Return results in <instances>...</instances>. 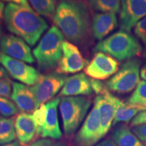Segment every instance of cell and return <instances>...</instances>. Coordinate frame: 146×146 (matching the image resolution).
<instances>
[{
	"label": "cell",
	"instance_id": "6da1fadb",
	"mask_svg": "<svg viewBox=\"0 0 146 146\" xmlns=\"http://www.w3.org/2000/svg\"><path fill=\"white\" fill-rule=\"evenodd\" d=\"M53 21L64 36L74 43H84L90 33V13L81 0H60Z\"/></svg>",
	"mask_w": 146,
	"mask_h": 146
},
{
	"label": "cell",
	"instance_id": "7a4b0ae2",
	"mask_svg": "<svg viewBox=\"0 0 146 146\" xmlns=\"http://www.w3.org/2000/svg\"><path fill=\"white\" fill-rule=\"evenodd\" d=\"M4 19L9 31L23 38L31 46L36 44L48 27L47 22L31 8L14 3L5 6Z\"/></svg>",
	"mask_w": 146,
	"mask_h": 146
},
{
	"label": "cell",
	"instance_id": "3957f363",
	"mask_svg": "<svg viewBox=\"0 0 146 146\" xmlns=\"http://www.w3.org/2000/svg\"><path fill=\"white\" fill-rule=\"evenodd\" d=\"M142 50L137 39L123 30L100 41L94 48L95 52L105 53L119 61L131 60L139 56Z\"/></svg>",
	"mask_w": 146,
	"mask_h": 146
},
{
	"label": "cell",
	"instance_id": "277c9868",
	"mask_svg": "<svg viewBox=\"0 0 146 146\" xmlns=\"http://www.w3.org/2000/svg\"><path fill=\"white\" fill-rule=\"evenodd\" d=\"M64 35L56 26H52L42 37L33 50L38 66L42 70H50L58 64L62 56Z\"/></svg>",
	"mask_w": 146,
	"mask_h": 146
},
{
	"label": "cell",
	"instance_id": "5b68a950",
	"mask_svg": "<svg viewBox=\"0 0 146 146\" xmlns=\"http://www.w3.org/2000/svg\"><path fill=\"white\" fill-rule=\"evenodd\" d=\"M91 100L83 96L63 97L60 102V111L66 135L70 136L77 130L85 119Z\"/></svg>",
	"mask_w": 146,
	"mask_h": 146
},
{
	"label": "cell",
	"instance_id": "8992f818",
	"mask_svg": "<svg viewBox=\"0 0 146 146\" xmlns=\"http://www.w3.org/2000/svg\"><path fill=\"white\" fill-rule=\"evenodd\" d=\"M140 66L141 61L137 58L127 60L106 83L108 89L118 94H128L133 91L141 81Z\"/></svg>",
	"mask_w": 146,
	"mask_h": 146
},
{
	"label": "cell",
	"instance_id": "52a82bcc",
	"mask_svg": "<svg viewBox=\"0 0 146 146\" xmlns=\"http://www.w3.org/2000/svg\"><path fill=\"white\" fill-rule=\"evenodd\" d=\"M66 76L57 72L41 75L31 87L39 108L45 104L59 92L64 85Z\"/></svg>",
	"mask_w": 146,
	"mask_h": 146
},
{
	"label": "cell",
	"instance_id": "ba28073f",
	"mask_svg": "<svg viewBox=\"0 0 146 146\" xmlns=\"http://www.w3.org/2000/svg\"><path fill=\"white\" fill-rule=\"evenodd\" d=\"M103 137L100 114L94 104L80 130L76 133L74 141L77 146H94Z\"/></svg>",
	"mask_w": 146,
	"mask_h": 146
},
{
	"label": "cell",
	"instance_id": "9c48e42d",
	"mask_svg": "<svg viewBox=\"0 0 146 146\" xmlns=\"http://www.w3.org/2000/svg\"><path fill=\"white\" fill-rule=\"evenodd\" d=\"M0 64L14 79L27 85H34L41 75L33 67L0 52Z\"/></svg>",
	"mask_w": 146,
	"mask_h": 146
},
{
	"label": "cell",
	"instance_id": "30bf717a",
	"mask_svg": "<svg viewBox=\"0 0 146 146\" xmlns=\"http://www.w3.org/2000/svg\"><path fill=\"white\" fill-rule=\"evenodd\" d=\"M118 62L112 56L103 52H97L85 68V73L97 80L107 79L118 70Z\"/></svg>",
	"mask_w": 146,
	"mask_h": 146
},
{
	"label": "cell",
	"instance_id": "8fae6325",
	"mask_svg": "<svg viewBox=\"0 0 146 146\" xmlns=\"http://www.w3.org/2000/svg\"><path fill=\"white\" fill-rule=\"evenodd\" d=\"M120 30L130 32L146 16V0H120Z\"/></svg>",
	"mask_w": 146,
	"mask_h": 146
},
{
	"label": "cell",
	"instance_id": "7c38bea8",
	"mask_svg": "<svg viewBox=\"0 0 146 146\" xmlns=\"http://www.w3.org/2000/svg\"><path fill=\"white\" fill-rule=\"evenodd\" d=\"M88 63L75 45L64 41L62 56L58 64L56 72L62 74H74L85 68Z\"/></svg>",
	"mask_w": 146,
	"mask_h": 146
},
{
	"label": "cell",
	"instance_id": "4fadbf2b",
	"mask_svg": "<svg viewBox=\"0 0 146 146\" xmlns=\"http://www.w3.org/2000/svg\"><path fill=\"white\" fill-rule=\"evenodd\" d=\"M121 101L108 91L104 95L98 96L94 101L100 114L102 130L104 137L108 133L114 120L118 104Z\"/></svg>",
	"mask_w": 146,
	"mask_h": 146
},
{
	"label": "cell",
	"instance_id": "5bb4252c",
	"mask_svg": "<svg viewBox=\"0 0 146 146\" xmlns=\"http://www.w3.org/2000/svg\"><path fill=\"white\" fill-rule=\"evenodd\" d=\"M1 52L14 59L32 64L35 62L31 51L23 39L8 35L2 37L0 43Z\"/></svg>",
	"mask_w": 146,
	"mask_h": 146
},
{
	"label": "cell",
	"instance_id": "9a60e30c",
	"mask_svg": "<svg viewBox=\"0 0 146 146\" xmlns=\"http://www.w3.org/2000/svg\"><path fill=\"white\" fill-rule=\"evenodd\" d=\"M11 98L23 113L31 114L39 108L32 89L22 83L12 82Z\"/></svg>",
	"mask_w": 146,
	"mask_h": 146
},
{
	"label": "cell",
	"instance_id": "2e32d148",
	"mask_svg": "<svg viewBox=\"0 0 146 146\" xmlns=\"http://www.w3.org/2000/svg\"><path fill=\"white\" fill-rule=\"evenodd\" d=\"M94 92L91 85L90 78L83 72L67 77L60 96L70 97L78 96H89Z\"/></svg>",
	"mask_w": 146,
	"mask_h": 146
},
{
	"label": "cell",
	"instance_id": "e0dca14e",
	"mask_svg": "<svg viewBox=\"0 0 146 146\" xmlns=\"http://www.w3.org/2000/svg\"><path fill=\"white\" fill-rule=\"evenodd\" d=\"M118 27V20L114 13H96L91 22V31L96 40L102 41Z\"/></svg>",
	"mask_w": 146,
	"mask_h": 146
},
{
	"label": "cell",
	"instance_id": "ac0fdd59",
	"mask_svg": "<svg viewBox=\"0 0 146 146\" xmlns=\"http://www.w3.org/2000/svg\"><path fill=\"white\" fill-rule=\"evenodd\" d=\"M60 102V98H56L45 104L47 108V114L46 121L41 135L43 138L58 140L62 136L58 116V106Z\"/></svg>",
	"mask_w": 146,
	"mask_h": 146
},
{
	"label": "cell",
	"instance_id": "d6986e66",
	"mask_svg": "<svg viewBox=\"0 0 146 146\" xmlns=\"http://www.w3.org/2000/svg\"><path fill=\"white\" fill-rule=\"evenodd\" d=\"M15 129L18 141L23 145L30 143L37 133L36 125L33 115L22 113L15 120Z\"/></svg>",
	"mask_w": 146,
	"mask_h": 146
},
{
	"label": "cell",
	"instance_id": "ffe728a7",
	"mask_svg": "<svg viewBox=\"0 0 146 146\" xmlns=\"http://www.w3.org/2000/svg\"><path fill=\"white\" fill-rule=\"evenodd\" d=\"M112 137L118 146H144L126 124H120L115 128Z\"/></svg>",
	"mask_w": 146,
	"mask_h": 146
},
{
	"label": "cell",
	"instance_id": "44dd1931",
	"mask_svg": "<svg viewBox=\"0 0 146 146\" xmlns=\"http://www.w3.org/2000/svg\"><path fill=\"white\" fill-rule=\"evenodd\" d=\"M146 110V108L137 105H132L127 102L120 101L116 108L113 125L120 123H129L140 112Z\"/></svg>",
	"mask_w": 146,
	"mask_h": 146
},
{
	"label": "cell",
	"instance_id": "7402d4cb",
	"mask_svg": "<svg viewBox=\"0 0 146 146\" xmlns=\"http://www.w3.org/2000/svg\"><path fill=\"white\" fill-rule=\"evenodd\" d=\"M16 139L14 120L12 118H0V145L12 143Z\"/></svg>",
	"mask_w": 146,
	"mask_h": 146
},
{
	"label": "cell",
	"instance_id": "603a6c76",
	"mask_svg": "<svg viewBox=\"0 0 146 146\" xmlns=\"http://www.w3.org/2000/svg\"><path fill=\"white\" fill-rule=\"evenodd\" d=\"M91 8L101 13L116 14L120 10V0H89Z\"/></svg>",
	"mask_w": 146,
	"mask_h": 146
},
{
	"label": "cell",
	"instance_id": "cb8c5ba5",
	"mask_svg": "<svg viewBox=\"0 0 146 146\" xmlns=\"http://www.w3.org/2000/svg\"><path fill=\"white\" fill-rule=\"evenodd\" d=\"M38 14L51 17L55 12V0H29Z\"/></svg>",
	"mask_w": 146,
	"mask_h": 146
},
{
	"label": "cell",
	"instance_id": "d4e9b609",
	"mask_svg": "<svg viewBox=\"0 0 146 146\" xmlns=\"http://www.w3.org/2000/svg\"><path fill=\"white\" fill-rule=\"evenodd\" d=\"M127 103L146 108V81H141L129 98Z\"/></svg>",
	"mask_w": 146,
	"mask_h": 146
},
{
	"label": "cell",
	"instance_id": "484cf974",
	"mask_svg": "<svg viewBox=\"0 0 146 146\" xmlns=\"http://www.w3.org/2000/svg\"><path fill=\"white\" fill-rule=\"evenodd\" d=\"M18 112L16 104L5 97L0 96V114L5 117L14 116Z\"/></svg>",
	"mask_w": 146,
	"mask_h": 146
},
{
	"label": "cell",
	"instance_id": "4316f807",
	"mask_svg": "<svg viewBox=\"0 0 146 146\" xmlns=\"http://www.w3.org/2000/svg\"><path fill=\"white\" fill-rule=\"evenodd\" d=\"M47 114V108L46 104L41 105L39 108H38L33 112V117L35 122L37 128V134L41 135L43 131V127H44L45 121H46Z\"/></svg>",
	"mask_w": 146,
	"mask_h": 146
},
{
	"label": "cell",
	"instance_id": "83f0119b",
	"mask_svg": "<svg viewBox=\"0 0 146 146\" xmlns=\"http://www.w3.org/2000/svg\"><path fill=\"white\" fill-rule=\"evenodd\" d=\"M134 32L146 47V16L135 25Z\"/></svg>",
	"mask_w": 146,
	"mask_h": 146
},
{
	"label": "cell",
	"instance_id": "f1b7e54d",
	"mask_svg": "<svg viewBox=\"0 0 146 146\" xmlns=\"http://www.w3.org/2000/svg\"><path fill=\"white\" fill-rule=\"evenodd\" d=\"M29 146H68L65 142L50 138H43L36 140Z\"/></svg>",
	"mask_w": 146,
	"mask_h": 146
},
{
	"label": "cell",
	"instance_id": "f546056e",
	"mask_svg": "<svg viewBox=\"0 0 146 146\" xmlns=\"http://www.w3.org/2000/svg\"><path fill=\"white\" fill-rule=\"evenodd\" d=\"M12 83L8 78H0V96L10 98L12 95Z\"/></svg>",
	"mask_w": 146,
	"mask_h": 146
},
{
	"label": "cell",
	"instance_id": "4dcf8cb0",
	"mask_svg": "<svg viewBox=\"0 0 146 146\" xmlns=\"http://www.w3.org/2000/svg\"><path fill=\"white\" fill-rule=\"evenodd\" d=\"M90 81L93 91H94L98 96L105 94L106 93H107L108 91H109V89H108L106 83H102L100 80H97L92 78V79H90Z\"/></svg>",
	"mask_w": 146,
	"mask_h": 146
},
{
	"label": "cell",
	"instance_id": "1f68e13d",
	"mask_svg": "<svg viewBox=\"0 0 146 146\" xmlns=\"http://www.w3.org/2000/svg\"><path fill=\"white\" fill-rule=\"evenodd\" d=\"M132 131L143 144L146 145V124L133 127Z\"/></svg>",
	"mask_w": 146,
	"mask_h": 146
},
{
	"label": "cell",
	"instance_id": "d6a6232c",
	"mask_svg": "<svg viewBox=\"0 0 146 146\" xmlns=\"http://www.w3.org/2000/svg\"><path fill=\"white\" fill-rule=\"evenodd\" d=\"M144 124H146V110L140 112L133 118L131 122V127H134Z\"/></svg>",
	"mask_w": 146,
	"mask_h": 146
},
{
	"label": "cell",
	"instance_id": "836d02e7",
	"mask_svg": "<svg viewBox=\"0 0 146 146\" xmlns=\"http://www.w3.org/2000/svg\"><path fill=\"white\" fill-rule=\"evenodd\" d=\"M96 146H118L116 143L113 141L112 139H106L99 143L97 144Z\"/></svg>",
	"mask_w": 146,
	"mask_h": 146
},
{
	"label": "cell",
	"instance_id": "e575fe53",
	"mask_svg": "<svg viewBox=\"0 0 146 146\" xmlns=\"http://www.w3.org/2000/svg\"><path fill=\"white\" fill-rule=\"evenodd\" d=\"M3 1H8V2H10V3H16V4L22 5H24V6H27V7H29V8H31L30 5H29V3L27 0H3Z\"/></svg>",
	"mask_w": 146,
	"mask_h": 146
},
{
	"label": "cell",
	"instance_id": "d590c367",
	"mask_svg": "<svg viewBox=\"0 0 146 146\" xmlns=\"http://www.w3.org/2000/svg\"><path fill=\"white\" fill-rule=\"evenodd\" d=\"M0 78H8V72L1 65H0Z\"/></svg>",
	"mask_w": 146,
	"mask_h": 146
},
{
	"label": "cell",
	"instance_id": "8d00e7d4",
	"mask_svg": "<svg viewBox=\"0 0 146 146\" xmlns=\"http://www.w3.org/2000/svg\"><path fill=\"white\" fill-rule=\"evenodd\" d=\"M4 3L0 0V22L1 21V20L4 17Z\"/></svg>",
	"mask_w": 146,
	"mask_h": 146
},
{
	"label": "cell",
	"instance_id": "74e56055",
	"mask_svg": "<svg viewBox=\"0 0 146 146\" xmlns=\"http://www.w3.org/2000/svg\"><path fill=\"white\" fill-rule=\"evenodd\" d=\"M140 75H141L142 79H143V81H146V64L141 68Z\"/></svg>",
	"mask_w": 146,
	"mask_h": 146
},
{
	"label": "cell",
	"instance_id": "f35d334b",
	"mask_svg": "<svg viewBox=\"0 0 146 146\" xmlns=\"http://www.w3.org/2000/svg\"><path fill=\"white\" fill-rule=\"evenodd\" d=\"M0 146H21V145H20L19 141H16V140H15V141L12 142V143L5 144V145H1Z\"/></svg>",
	"mask_w": 146,
	"mask_h": 146
},
{
	"label": "cell",
	"instance_id": "ab89813d",
	"mask_svg": "<svg viewBox=\"0 0 146 146\" xmlns=\"http://www.w3.org/2000/svg\"><path fill=\"white\" fill-rule=\"evenodd\" d=\"M1 36H2V32H1V27H0V43H1V40L2 39Z\"/></svg>",
	"mask_w": 146,
	"mask_h": 146
},
{
	"label": "cell",
	"instance_id": "60d3db41",
	"mask_svg": "<svg viewBox=\"0 0 146 146\" xmlns=\"http://www.w3.org/2000/svg\"><path fill=\"white\" fill-rule=\"evenodd\" d=\"M143 56L145 58H146V49L145 50V51L143 52Z\"/></svg>",
	"mask_w": 146,
	"mask_h": 146
},
{
	"label": "cell",
	"instance_id": "b9f144b4",
	"mask_svg": "<svg viewBox=\"0 0 146 146\" xmlns=\"http://www.w3.org/2000/svg\"><path fill=\"white\" fill-rule=\"evenodd\" d=\"M0 118H1V114H0Z\"/></svg>",
	"mask_w": 146,
	"mask_h": 146
}]
</instances>
